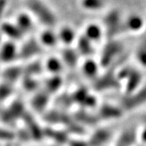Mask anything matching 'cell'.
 Returning a JSON list of instances; mask_svg holds the SVG:
<instances>
[{
    "instance_id": "cell-1",
    "label": "cell",
    "mask_w": 146,
    "mask_h": 146,
    "mask_svg": "<svg viewBox=\"0 0 146 146\" xmlns=\"http://www.w3.org/2000/svg\"><path fill=\"white\" fill-rule=\"evenodd\" d=\"M61 36H62V38L64 39L65 41H70L73 37L72 32V30H70V29H65L61 33Z\"/></svg>"
},
{
    "instance_id": "cell-2",
    "label": "cell",
    "mask_w": 146,
    "mask_h": 146,
    "mask_svg": "<svg viewBox=\"0 0 146 146\" xmlns=\"http://www.w3.org/2000/svg\"><path fill=\"white\" fill-rule=\"evenodd\" d=\"M99 29L97 28L96 26L94 27H90L88 30V33H89V36H92L94 37V39L95 38H98L99 36Z\"/></svg>"
},
{
    "instance_id": "cell-3",
    "label": "cell",
    "mask_w": 146,
    "mask_h": 146,
    "mask_svg": "<svg viewBox=\"0 0 146 146\" xmlns=\"http://www.w3.org/2000/svg\"><path fill=\"white\" fill-rule=\"evenodd\" d=\"M129 24H130V25L132 29H136V28H139V27L141 28V19H138L137 17H132L129 21Z\"/></svg>"
}]
</instances>
